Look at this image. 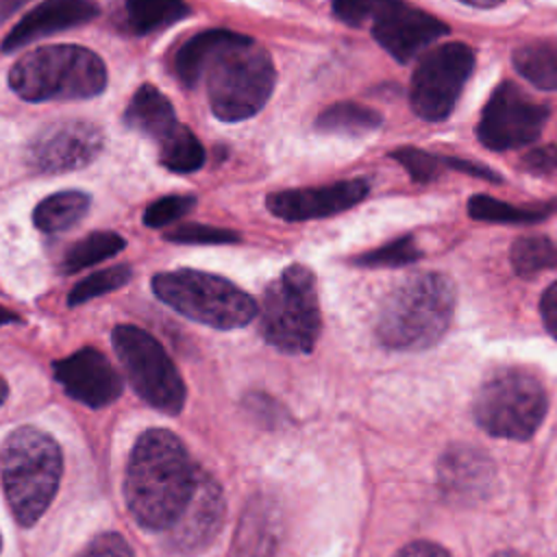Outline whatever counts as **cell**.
<instances>
[{"instance_id": "6da1fadb", "label": "cell", "mask_w": 557, "mask_h": 557, "mask_svg": "<svg viewBox=\"0 0 557 557\" xmlns=\"http://www.w3.org/2000/svg\"><path fill=\"white\" fill-rule=\"evenodd\" d=\"M174 72L189 89L205 81L211 113L222 122L257 115L276 83L268 50L228 28H207L189 37L174 54Z\"/></svg>"}, {"instance_id": "ac0fdd59", "label": "cell", "mask_w": 557, "mask_h": 557, "mask_svg": "<svg viewBox=\"0 0 557 557\" xmlns=\"http://www.w3.org/2000/svg\"><path fill=\"white\" fill-rule=\"evenodd\" d=\"M98 11L96 0H44L9 30L0 50L13 52L41 37L87 24L98 15Z\"/></svg>"}, {"instance_id": "d6986e66", "label": "cell", "mask_w": 557, "mask_h": 557, "mask_svg": "<svg viewBox=\"0 0 557 557\" xmlns=\"http://www.w3.org/2000/svg\"><path fill=\"white\" fill-rule=\"evenodd\" d=\"M124 124L133 131L148 135L150 139H154V144H161L181 126L172 102L154 85H141L133 94L131 102L124 109Z\"/></svg>"}, {"instance_id": "e575fe53", "label": "cell", "mask_w": 557, "mask_h": 557, "mask_svg": "<svg viewBox=\"0 0 557 557\" xmlns=\"http://www.w3.org/2000/svg\"><path fill=\"white\" fill-rule=\"evenodd\" d=\"M78 557H135L126 540L117 533H102L94 537Z\"/></svg>"}, {"instance_id": "4316f807", "label": "cell", "mask_w": 557, "mask_h": 557, "mask_svg": "<svg viewBox=\"0 0 557 557\" xmlns=\"http://www.w3.org/2000/svg\"><path fill=\"white\" fill-rule=\"evenodd\" d=\"M124 246H126V242H124V237L120 233H113V231L89 233L87 237H83L81 242H76L74 246L67 248V252H65V257L61 261V268L67 274L85 270V268L96 265V263H100L104 259H111Z\"/></svg>"}, {"instance_id": "60d3db41", "label": "cell", "mask_w": 557, "mask_h": 557, "mask_svg": "<svg viewBox=\"0 0 557 557\" xmlns=\"http://www.w3.org/2000/svg\"><path fill=\"white\" fill-rule=\"evenodd\" d=\"M463 4H472V7H481V9H487V7H496L500 4L503 0H459Z\"/></svg>"}, {"instance_id": "836d02e7", "label": "cell", "mask_w": 557, "mask_h": 557, "mask_svg": "<svg viewBox=\"0 0 557 557\" xmlns=\"http://www.w3.org/2000/svg\"><path fill=\"white\" fill-rule=\"evenodd\" d=\"M165 237L176 244H233L239 239L235 231L215 228L207 224H183L168 231Z\"/></svg>"}, {"instance_id": "f35d334b", "label": "cell", "mask_w": 557, "mask_h": 557, "mask_svg": "<svg viewBox=\"0 0 557 557\" xmlns=\"http://www.w3.org/2000/svg\"><path fill=\"white\" fill-rule=\"evenodd\" d=\"M442 159H444V165H446V168H455V170L466 172V174H472V176H483V178L494 181V183L500 181L498 174H494L490 168H485V165H481V163L463 161V159H453V157H442Z\"/></svg>"}, {"instance_id": "3957f363", "label": "cell", "mask_w": 557, "mask_h": 557, "mask_svg": "<svg viewBox=\"0 0 557 557\" xmlns=\"http://www.w3.org/2000/svg\"><path fill=\"white\" fill-rule=\"evenodd\" d=\"M453 311L455 287L448 276L411 274L381 302L376 337L392 350H424L448 331Z\"/></svg>"}, {"instance_id": "2e32d148", "label": "cell", "mask_w": 557, "mask_h": 557, "mask_svg": "<svg viewBox=\"0 0 557 557\" xmlns=\"http://www.w3.org/2000/svg\"><path fill=\"white\" fill-rule=\"evenodd\" d=\"M437 483L453 500H485L496 487V466L481 448L453 444L437 461Z\"/></svg>"}, {"instance_id": "7a4b0ae2", "label": "cell", "mask_w": 557, "mask_h": 557, "mask_svg": "<svg viewBox=\"0 0 557 557\" xmlns=\"http://www.w3.org/2000/svg\"><path fill=\"white\" fill-rule=\"evenodd\" d=\"M200 474L168 429H148L133 446L124 496L135 522L148 531L172 529L187 509Z\"/></svg>"}, {"instance_id": "7bdbcfd3", "label": "cell", "mask_w": 557, "mask_h": 557, "mask_svg": "<svg viewBox=\"0 0 557 557\" xmlns=\"http://www.w3.org/2000/svg\"><path fill=\"white\" fill-rule=\"evenodd\" d=\"M7 394H9V387H7V383H4V379H0V405L4 403V398H7Z\"/></svg>"}, {"instance_id": "ee69618b", "label": "cell", "mask_w": 557, "mask_h": 557, "mask_svg": "<svg viewBox=\"0 0 557 557\" xmlns=\"http://www.w3.org/2000/svg\"><path fill=\"white\" fill-rule=\"evenodd\" d=\"M492 557H522V555L516 553V550H500V553H496V555H492Z\"/></svg>"}, {"instance_id": "cb8c5ba5", "label": "cell", "mask_w": 557, "mask_h": 557, "mask_svg": "<svg viewBox=\"0 0 557 557\" xmlns=\"http://www.w3.org/2000/svg\"><path fill=\"white\" fill-rule=\"evenodd\" d=\"M383 122L381 113L359 104V102H335L326 107L318 120L315 128L322 133H339V135H363L379 128Z\"/></svg>"}, {"instance_id": "5bb4252c", "label": "cell", "mask_w": 557, "mask_h": 557, "mask_svg": "<svg viewBox=\"0 0 557 557\" xmlns=\"http://www.w3.org/2000/svg\"><path fill=\"white\" fill-rule=\"evenodd\" d=\"M446 33L448 26L442 20L405 0L392 4L372 22V37L398 63H409Z\"/></svg>"}, {"instance_id": "5b68a950", "label": "cell", "mask_w": 557, "mask_h": 557, "mask_svg": "<svg viewBox=\"0 0 557 557\" xmlns=\"http://www.w3.org/2000/svg\"><path fill=\"white\" fill-rule=\"evenodd\" d=\"M9 87L28 102L87 100L107 87V65L76 44L39 46L9 70Z\"/></svg>"}, {"instance_id": "d590c367", "label": "cell", "mask_w": 557, "mask_h": 557, "mask_svg": "<svg viewBox=\"0 0 557 557\" xmlns=\"http://www.w3.org/2000/svg\"><path fill=\"white\" fill-rule=\"evenodd\" d=\"M520 168H522L524 172L535 174V176L553 174V172L557 170V146H555V144H548V146H540V148L529 150V152L522 157Z\"/></svg>"}, {"instance_id": "9a60e30c", "label": "cell", "mask_w": 557, "mask_h": 557, "mask_svg": "<svg viewBox=\"0 0 557 557\" xmlns=\"http://www.w3.org/2000/svg\"><path fill=\"white\" fill-rule=\"evenodd\" d=\"M54 376L70 398L94 409L111 405L122 394L117 370L96 348H81L54 361Z\"/></svg>"}, {"instance_id": "8992f818", "label": "cell", "mask_w": 557, "mask_h": 557, "mask_svg": "<svg viewBox=\"0 0 557 557\" xmlns=\"http://www.w3.org/2000/svg\"><path fill=\"white\" fill-rule=\"evenodd\" d=\"M259 331L281 352H311L320 335V305L315 276L307 265H287L263 289L259 302Z\"/></svg>"}, {"instance_id": "f546056e", "label": "cell", "mask_w": 557, "mask_h": 557, "mask_svg": "<svg viewBox=\"0 0 557 557\" xmlns=\"http://www.w3.org/2000/svg\"><path fill=\"white\" fill-rule=\"evenodd\" d=\"M418 259H420V250H418L413 237L403 235L398 239H392L385 246H379L374 250H368V252L355 257L352 261L357 265H366V268H400V265H409Z\"/></svg>"}, {"instance_id": "9c48e42d", "label": "cell", "mask_w": 557, "mask_h": 557, "mask_svg": "<svg viewBox=\"0 0 557 557\" xmlns=\"http://www.w3.org/2000/svg\"><path fill=\"white\" fill-rule=\"evenodd\" d=\"M111 342L133 389L150 407L178 413L185 405V383L165 348L148 331L133 324L115 326Z\"/></svg>"}, {"instance_id": "d6a6232c", "label": "cell", "mask_w": 557, "mask_h": 557, "mask_svg": "<svg viewBox=\"0 0 557 557\" xmlns=\"http://www.w3.org/2000/svg\"><path fill=\"white\" fill-rule=\"evenodd\" d=\"M194 207H196V196H178V194L163 196L144 211V224L150 228H161L165 224L176 222L178 218H185Z\"/></svg>"}, {"instance_id": "ab89813d", "label": "cell", "mask_w": 557, "mask_h": 557, "mask_svg": "<svg viewBox=\"0 0 557 557\" xmlns=\"http://www.w3.org/2000/svg\"><path fill=\"white\" fill-rule=\"evenodd\" d=\"M26 2H30V0H0V22L7 20L9 15H13L17 9H22Z\"/></svg>"}, {"instance_id": "8fae6325", "label": "cell", "mask_w": 557, "mask_h": 557, "mask_svg": "<svg viewBox=\"0 0 557 557\" xmlns=\"http://www.w3.org/2000/svg\"><path fill=\"white\" fill-rule=\"evenodd\" d=\"M548 107L531 100L516 83L503 81L483 107L479 141L490 150H513L533 144L548 120Z\"/></svg>"}, {"instance_id": "7402d4cb", "label": "cell", "mask_w": 557, "mask_h": 557, "mask_svg": "<svg viewBox=\"0 0 557 557\" xmlns=\"http://www.w3.org/2000/svg\"><path fill=\"white\" fill-rule=\"evenodd\" d=\"M557 209V202H540L531 207H516L503 200H496L485 194H474L468 200V215L479 222H496V224H531L546 220Z\"/></svg>"}, {"instance_id": "ffe728a7", "label": "cell", "mask_w": 557, "mask_h": 557, "mask_svg": "<svg viewBox=\"0 0 557 557\" xmlns=\"http://www.w3.org/2000/svg\"><path fill=\"white\" fill-rule=\"evenodd\" d=\"M276 511L268 500L246 507L237 533V557H268L276 542Z\"/></svg>"}, {"instance_id": "30bf717a", "label": "cell", "mask_w": 557, "mask_h": 557, "mask_svg": "<svg viewBox=\"0 0 557 557\" xmlns=\"http://www.w3.org/2000/svg\"><path fill=\"white\" fill-rule=\"evenodd\" d=\"M472 70L474 52L463 41H450L429 50L416 65L409 85L413 113L426 122L448 117Z\"/></svg>"}, {"instance_id": "e0dca14e", "label": "cell", "mask_w": 557, "mask_h": 557, "mask_svg": "<svg viewBox=\"0 0 557 557\" xmlns=\"http://www.w3.org/2000/svg\"><path fill=\"white\" fill-rule=\"evenodd\" d=\"M224 522V496L220 485L207 476L200 474L196 492L178 518V522L170 529L172 544L176 550L191 555L202 548H207L213 537L220 533Z\"/></svg>"}, {"instance_id": "4dcf8cb0", "label": "cell", "mask_w": 557, "mask_h": 557, "mask_svg": "<svg viewBox=\"0 0 557 557\" xmlns=\"http://www.w3.org/2000/svg\"><path fill=\"white\" fill-rule=\"evenodd\" d=\"M392 159H396L416 183H431L433 178L440 176L442 168H444V159L435 157L426 150L413 148V146H403L389 152Z\"/></svg>"}, {"instance_id": "277c9868", "label": "cell", "mask_w": 557, "mask_h": 557, "mask_svg": "<svg viewBox=\"0 0 557 557\" xmlns=\"http://www.w3.org/2000/svg\"><path fill=\"white\" fill-rule=\"evenodd\" d=\"M63 470L59 444L35 426H20L0 446V481L15 520L33 527L50 507Z\"/></svg>"}, {"instance_id": "52a82bcc", "label": "cell", "mask_w": 557, "mask_h": 557, "mask_svg": "<svg viewBox=\"0 0 557 557\" xmlns=\"http://www.w3.org/2000/svg\"><path fill=\"white\" fill-rule=\"evenodd\" d=\"M152 292L176 313L220 331L246 326L259 313L250 294L228 278L202 270L181 268L154 274Z\"/></svg>"}, {"instance_id": "4fadbf2b", "label": "cell", "mask_w": 557, "mask_h": 557, "mask_svg": "<svg viewBox=\"0 0 557 557\" xmlns=\"http://www.w3.org/2000/svg\"><path fill=\"white\" fill-rule=\"evenodd\" d=\"M368 191L370 185L366 178H348L320 187H296L268 194L265 207L276 218L287 222L318 220L359 205Z\"/></svg>"}, {"instance_id": "d4e9b609", "label": "cell", "mask_w": 557, "mask_h": 557, "mask_svg": "<svg viewBox=\"0 0 557 557\" xmlns=\"http://www.w3.org/2000/svg\"><path fill=\"white\" fill-rule=\"evenodd\" d=\"M124 9L135 35H148L183 20L189 13L185 0H124Z\"/></svg>"}, {"instance_id": "b9f144b4", "label": "cell", "mask_w": 557, "mask_h": 557, "mask_svg": "<svg viewBox=\"0 0 557 557\" xmlns=\"http://www.w3.org/2000/svg\"><path fill=\"white\" fill-rule=\"evenodd\" d=\"M9 322H20V318L13 311L0 307V324H9Z\"/></svg>"}, {"instance_id": "f1b7e54d", "label": "cell", "mask_w": 557, "mask_h": 557, "mask_svg": "<svg viewBox=\"0 0 557 557\" xmlns=\"http://www.w3.org/2000/svg\"><path fill=\"white\" fill-rule=\"evenodd\" d=\"M131 268L128 265H113V268H104V270H98L89 276H85L83 281H78L70 296H67V302L74 307V305H83L91 298H98V296H104L109 292H115L120 289L122 285H126L131 281Z\"/></svg>"}, {"instance_id": "484cf974", "label": "cell", "mask_w": 557, "mask_h": 557, "mask_svg": "<svg viewBox=\"0 0 557 557\" xmlns=\"http://www.w3.org/2000/svg\"><path fill=\"white\" fill-rule=\"evenodd\" d=\"M159 146V163L176 174H189L202 168L205 148L200 139L181 124L172 135H168Z\"/></svg>"}, {"instance_id": "44dd1931", "label": "cell", "mask_w": 557, "mask_h": 557, "mask_svg": "<svg viewBox=\"0 0 557 557\" xmlns=\"http://www.w3.org/2000/svg\"><path fill=\"white\" fill-rule=\"evenodd\" d=\"M89 205H91V198L85 191H78V189L57 191L44 198L35 207L33 222L44 233H63L76 226L87 215Z\"/></svg>"}, {"instance_id": "7c38bea8", "label": "cell", "mask_w": 557, "mask_h": 557, "mask_svg": "<svg viewBox=\"0 0 557 557\" xmlns=\"http://www.w3.org/2000/svg\"><path fill=\"white\" fill-rule=\"evenodd\" d=\"M102 131L85 120L54 122L41 128L26 148V161L35 172L63 174L89 165L102 150Z\"/></svg>"}, {"instance_id": "ba28073f", "label": "cell", "mask_w": 557, "mask_h": 557, "mask_svg": "<svg viewBox=\"0 0 557 557\" xmlns=\"http://www.w3.org/2000/svg\"><path fill=\"white\" fill-rule=\"evenodd\" d=\"M546 407L544 385L522 368L494 370L472 400L476 424L505 440H529L540 429Z\"/></svg>"}, {"instance_id": "74e56055", "label": "cell", "mask_w": 557, "mask_h": 557, "mask_svg": "<svg viewBox=\"0 0 557 557\" xmlns=\"http://www.w3.org/2000/svg\"><path fill=\"white\" fill-rule=\"evenodd\" d=\"M396 557H450V553L435 542L416 540V542H409L407 546H403L396 553Z\"/></svg>"}, {"instance_id": "8d00e7d4", "label": "cell", "mask_w": 557, "mask_h": 557, "mask_svg": "<svg viewBox=\"0 0 557 557\" xmlns=\"http://www.w3.org/2000/svg\"><path fill=\"white\" fill-rule=\"evenodd\" d=\"M540 313L548 333L557 339V281L550 283L540 300Z\"/></svg>"}, {"instance_id": "83f0119b", "label": "cell", "mask_w": 557, "mask_h": 557, "mask_svg": "<svg viewBox=\"0 0 557 557\" xmlns=\"http://www.w3.org/2000/svg\"><path fill=\"white\" fill-rule=\"evenodd\" d=\"M509 259L518 276L531 278L544 270L557 268V244L544 235L520 237L513 242Z\"/></svg>"}, {"instance_id": "603a6c76", "label": "cell", "mask_w": 557, "mask_h": 557, "mask_svg": "<svg viewBox=\"0 0 557 557\" xmlns=\"http://www.w3.org/2000/svg\"><path fill=\"white\" fill-rule=\"evenodd\" d=\"M513 67L531 85L557 91V44L553 41H531L513 50Z\"/></svg>"}, {"instance_id": "1f68e13d", "label": "cell", "mask_w": 557, "mask_h": 557, "mask_svg": "<svg viewBox=\"0 0 557 557\" xmlns=\"http://www.w3.org/2000/svg\"><path fill=\"white\" fill-rule=\"evenodd\" d=\"M398 0H333V15L352 26V28H361L366 24H372L383 11H387L392 4H396Z\"/></svg>"}, {"instance_id": "f6af8a7d", "label": "cell", "mask_w": 557, "mask_h": 557, "mask_svg": "<svg viewBox=\"0 0 557 557\" xmlns=\"http://www.w3.org/2000/svg\"><path fill=\"white\" fill-rule=\"evenodd\" d=\"M0 548H2V540H0Z\"/></svg>"}]
</instances>
